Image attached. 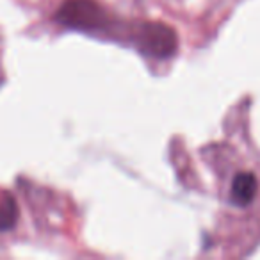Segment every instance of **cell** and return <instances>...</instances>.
<instances>
[{
  "label": "cell",
  "mask_w": 260,
  "mask_h": 260,
  "mask_svg": "<svg viewBox=\"0 0 260 260\" xmlns=\"http://www.w3.org/2000/svg\"><path fill=\"white\" fill-rule=\"evenodd\" d=\"M136 43L153 57H170L177 48V36L162 23H145L136 32Z\"/></svg>",
  "instance_id": "2"
},
{
  "label": "cell",
  "mask_w": 260,
  "mask_h": 260,
  "mask_svg": "<svg viewBox=\"0 0 260 260\" xmlns=\"http://www.w3.org/2000/svg\"><path fill=\"white\" fill-rule=\"evenodd\" d=\"M16 217V209H15V202L11 200V196H6L4 202L0 203V232L8 230L13 226Z\"/></svg>",
  "instance_id": "4"
},
{
  "label": "cell",
  "mask_w": 260,
  "mask_h": 260,
  "mask_svg": "<svg viewBox=\"0 0 260 260\" xmlns=\"http://www.w3.org/2000/svg\"><path fill=\"white\" fill-rule=\"evenodd\" d=\"M57 20L73 29L94 30L107 22L102 8L93 0H68L57 13Z\"/></svg>",
  "instance_id": "1"
},
{
  "label": "cell",
  "mask_w": 260,
  "mask_h": 260,
  "mask_svg": "<svg viewBox=\"0 0 260 260\" xmlns=\"http://www.w3.org/2000/svg\"><path fill=\"white\" fill-rule=\"evenodd\" d=\"M258 178L253 171H237L230 180V202L235 207H249L258 196Z\"/></svg>",
  "instance_id": "3"
}]
</instances>
